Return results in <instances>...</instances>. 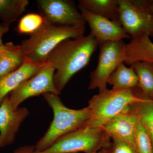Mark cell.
<instances>
[{"instance_id":"44dd1931","label":"cell","mask_w":153,"mask_h":153,"mask_svg":"<svg viewBox=\"0 0 153 153\" xmlns=\"http://www.w3.org/2000/svg\"><path fill=\"white\" fill-rule=\"evenodd\" d=\"M44 23L41 14H27L21 19L17 30L20 34L31 35L39 29Z\"/></svg>"},{"instance_id":"603a6c76","label":"cell","mask_w":153,"mask_h":153,"mask_svg":"<svg viewBox=\"0 0 153 153\" xmlns=\"http://www.w3.org/2000/svg\"><path fill=\"white\" fill-rule=\"evenodd\" d=\"M107 153H139L136 148L123 141L112 139L108 147Z\"/></svg>"},{"instance_id":"6da1fadb","label":"cell","mask_w":153,"mask_h":153,"mask_svg":"<svg viewBox=\"0 0 153 153\" xmlns=\"http://www.w3.org/2000/svg\"><path fill=\"white\" fill-rule=\"evenodd\" d=\"M99 46L92 35L68 38L62 41L50 54L47 62L55 69L53 81L61 91L74 74L85 68Z\"/></svg>"},{"instance_id":"277c9868","label":"cell","mask_w":153,"mask_h":153,"mask_svg":"<svg viewBox=\"0 0 153 153\" xmlns=\"http://www.w3.org/2000/svg\"><path fill=\"white\" fill-rule=\"evenodd\" d=\"M136 87L122 90L106 88L94 96L88 101L91 117L88 124L102 127L115 117L129 112L132 105L144 98Z\"/></svg>"},{"instance_id":"d6986e66","label":"cell","mask_w":153,"mask_h":153,"mask_svg":"<svg viewBox=\"0 0 153 153\" xmlns=\"http://www.w3.org/2000/svg\"><path fill=\"white\" fill-rule=\"evenodd\" d=\"M131 111L138 118L140 123L150 138L153 147V100L144 97L142 101L132 105Z\"/></svg>"},{"instance_id":"e0dca14e","label":"cell","mask_w":153,"mask_h":153,"mask_svg":"<svg viewBox=\"0 0 153 153\" xmlns=\"http://www.w3.org/2000/svg\"><path fill=\"white\" fill-rule=\"evenodd\" d=\"M107 83L112 85L113 89L122 90L137 87L138 80L132 67L122 63L110 76Z\"/></svg>"},{"instance_id":"7a4b0ae2","label":"cell","mask_w":153,"mask_h":153,"mask_svg":"<svg viewBox=\"0 0 153 153\" xmlns=\"http://www.w3.org/2000/svg\"><path fill=\"white\" fill-rule=\"evenodd\" d=\"M42 96L52 110L53 119L47 131L35 145V153L49 149L61 137L85 125L91 117L88 106L71 109L63 104L57 94L47 93Z\"/></svg>"},{"instance_id":"2e32d148","label":"cell","mask_w":153,"mask_h":153,"mask_svg":"<svg viewBox=\"0 0 153 153\" xmlns=\"http://www.w3.org/2000/svg\"><path fill=\"white\" fill-rule=\"evenodd\" d=\"M25 57L21 45L8 44L7 49L0 54V77L20 67L25 61Z\"/></svg>"},{"instance_id":"ffe728a7","label":"cell","mask_w":153,"mask_h":153,"mask_svg":"<svg viewBox=\"0 0 153 153\" xmlns=\"http://www.w3.org/2000/svg\"><path fill=\"white\" fill-rule=\"evenodd\" d=\"M28 0H0V17L8 27L26 10Z\"/></svg>"},{"instance_id":"7402d4cb","label":"cell","mask_w":153,"mask_h":153,"mask_svg":"<svg viewBox=\"0 0 153 153\" xmlns=\"http://www.w3.org/2000/svg\"><path fill=\"white\" fill-rule=\"evenodd\" d=\"M135 146L139 153H153L150 138L139 120L136 133Z\"/></svg>"},{"instance_id":"7c38bea8","label":"cell","mask_w":153,"mask_h":153,"mask_svg":"<svg viewBox=\"0 0 153 153\" xmlns=\"http://www.w3.org/2000/svg\"><path fill=\"white\" fill-rule=\"evenodd\" d=\"M138 118L132 111L117 116L102 126L111 139L123 141L136 148L135 135Z\"/></svg>"},{"instance_id":"8992f818","label":"cell","mask_w":153,"mask_h":153,"mask_svg":"<svg viewBox=\"0 0 153 153\" xmlns=\"http://www.w3.org/2000/svg\"><path fill=\"white\" fill-rule=\"evenodd\" d=\"M126 45L123 40H120L108 41L99 45L98 63L89 76L88 89H98L101 92L106 89L110 76L121 63H124Z\"/></svg>"},{"instance_id":"ba28073f","label":"cell","mask_w":153,"mask_h":153,"mask_svg":"<svg viewBox=\"0 0 153 153\" xmlns=\"http://www.w3.org/2000/svg\"><path fill=\"white\" fill-rule=\"evenodd\" d=\"M55 70L47 63L36 74L21 83L10 93L9 97L11 105L14 109L26 100L33 97L51 93L60 95V92L55 87L53 76Z\"/></svg>"},{"instance_id":"4fadbf2b","label":"cell","mask_w":153,"mask_h":153,"mask_svg":"<svg viewBox=\"0 0 153 153\" xmlns=\"http://www.w3.org/2000/svg\"><path fill=\"white\" fill-rule=\"evenodd\" d=\"M46 63H38L26 57L20 67L0 77V105L9 93L37 74Z\"/></svg>"},{"instance_id":"52a82bcc","label":"cell","mask_w":153,"mask_h":153,"mask_svg":"<svg viewBox=\"0 0 153 153\" xmlns=\"http://www.w3.org/2000/svg\"><path fill=\"white\" fill-rule=\"evenodd\" d=\"M120 23L131 39L139 36L153 37V13L144 0H117Z\"/></svg>"},{"instance_id":"9a60e30c","label":"cell","mask_w":153,"mask_h":153,"mask_svg":"<svg viewBox=\"0 0 153 153\" xmlns=\"http://www.w3.org/2000/svg\"><path fill=\"white\" fill-rule=\"evenodd\" d=\"M78 1L79 5L89 12L121 24L117 0H79Z\"/></svg>"},{"instance_id":"83f0119b","label":"cell","mask_w":153,"mask_h":153,"mask_svg":"<svg viewBox=\"0 0 153 153\" xmlns=\"http://www.w3.org/2000/svg\"><path fill=\"white\" fill-rule=\"evenodd\" d=\"M107 148H105L102 149L100 150L98 152H96L94 153H107Z\"/></svg>"},{"instance_id":"ac0fdd59","label":"cell","mask_w":153,"mask_h":153,"mask_svg":"<svg viewBox=\"0 0 153 153\" xmlns=\"http://www.w3.org/2000/svg\"><path fill=\"white\" fill-rule=\"evenodd\" d=\"M137 76V87L144 97L153 100V63L147 61H138L132 64Z\"/></svg>"},{"instance_id":"5b68a950","label":"cell","mask_w":153,"mask_h":153,"mask_svg":"<svg viewBox=\"0 0 153 153\" xmlns=\"http://www.w3.org/2000/svg\"><path fill=\"white\" fill-rule=\"evenodd\" d=\"M111 139L102 127L87 123L58 139L49 149L36 153H94L109 146Z\"/></svg>"},{"instance_id":"4316f807","label":"cell","mask_w":153,"mask_h":153,"mask_svg":"<svg viewBox=\"0 0 153 153\" xmlns=\"http://www.w3.org/2000/svg\"><path fill=\"white\" fill-rule=\"evenodd\" d=\"M8 44H6V45H3V46H0V54L6 50Z\"/></svg>"},{"instance_id":"8fae6325","label":"cell","mask_w":153,"mask_h":153,"mask_svg":"<svg viewBox=\"0 0 153 153\" xmlns=\"http://www.w3.org/2000/svg\"><path fill=\"white\" fill-rule=\"evenodd\" d=\"M78 7L89 25L90 34L95 38L99 45L108 41L131 38L121 24L94 14L79 5Z\"/></svg>"},{"instance_id":"3957f363","label":"cell","mask_w":153,"mask_h":153,"mask_svg":"<svg viewBox=\"0 0 153 153\" xmlns=\"http://www.w3.org/2000/svg\"><path fill=\"white\" fill-rule=\"evenodd\" d=\"M85 25H59L44 22L30 38L22 41L25 56L36 62L47 63L49 55L62 41L84 36Z\"/></svg>"},{"instance_id":"cb8c5ba5","label":"cell","mask_w":153,"mask_h":153,"mask_svg":"<svg viewBox=\"0 0 153 153\" xmlns=\"http://www.w3.org/2000/svg\"><path fill=\"white\" fill-rule=\"evenodd\" d=\"M35 145H24L14 150L10 153H35Z\"/></svg>"},{"instance_id":"484cf974","label":"cell","mask_w":153,"mask_h":153,"mask_svg":"<svg viewBox=\"0 0 153 153\" xmlns=\"http://www.w3.org/2000/svg\"><path fill=\"white\" fill-rule=\"evenodd\" d=\"M145 5L148 10L153 13V0L145 1Z\"/></svg>"},{"instance_id":"d4e9b609","label":"cell","mask_w":153,"mask_h":153,"mask_svg":"<svg viewBox=\"0 0 153 153\" xmlns=\"http://www.w3.org/2000/svg\"><path fill=\"white\" fill-rule=\"evenodd\" d=\"M9 30V27L8 26L4 25H0V46H3L2 40V38L3 35L5 34Z\"/></svg>"},{"instance_id":"9c48e42d","label":"cell","mask_w":153,"mask_h":153,"mask_svg":"<svg viewBox=\"0 0 153 153\" xmlns=\"http://www.w3.org/2000/svg\"><path fill=\"white\" fill-rule=\"evenodd\" d=\"M44 22L59 25H85V19L70 0L36 1Z\"/></svg>"},{"instance_id":"30bf717a","label":"cell","mask_w":153,"mask_h":153,"mask_svg":"<svg viewBox=\"0 0 153 153\" xmlns=\"http://www.w3.org/2000/svg\"><path fill=\"white\" fill-rule=\"evenodd\" d=\"M30 114L27 107L14 109L8 96L0 105V149L12 144L22 123Z\"/></svg>"},{"instance_id":"5bb4252c","label":"cell","mask_w":153,"mask_h":153,"mask_svg":"<svg viewBox=\"0 0 153 153\" xmlns=\"http://www.w3.org/2000/svg\"><path fill=\"white\" fill-rule=\"evenodd\" d=\"M138 61L153 63V43L147 36L132 38L126 45L124 63L131 66Z\"/></svg>"}]
</instances>
